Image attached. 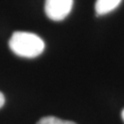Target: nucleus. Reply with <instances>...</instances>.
Instances as JSON below:
<instances>
[{
  "label": "nucleus",
  "instance_id": "nucleus-1",
  "mask_svg": "<svg viewBox=\"0 0 124 124\" xmlns=\"http://www.w3.org/2000/svg\"><path fill=\"white\" fill-rule=\"evenodd\" d=\"M10 50L18 56L34 58L43 53L45 43L43 40L31 32L15 31L9 39Z\"/></svg>",
  "mask_w": 124,
  "mask_h": 124
},
{
  "label": "nucleus",
  "instance_id": "nucleus-4",
  "mask_svg": "<svg viewBox=\"0 0 124 124\" xmlns=\"http://www.w3.org/2000/svg\"><path fill=\"white\" fill-rule=\"evenodd\" d=\"M37 124H75L70 120H63L59 118L53 117V116H48L41 118Z\"/></svg>",
  "mask_w": 124,
  "mask_h": 124
},
{
  "label": "nucleus",
  "instance_id": "nucleus-5",
  "mask_svg": "<svg viewBox=\"0 0 124 124\" xmlns=\"http://www.w3.org/2000/svg\"><path fill=\"white\" fill-rule=\"evenodd\" d=\"M4 104H5V97L4 95L0 92V108L3 107Z\"/></svg>",
  "mask_w": 124,
  "mask_h": 124
},
{
  "label": "nucleus",
  "instance_id": "nucleus-6",
  "mask_svg": "<svg viewBox=\"0 0 124 124\" xmlns=\"http://www.w3.org/2000/svg\"><path fill=\"white\" fill-rule=\"evenodd\" d=\"M121 117H122V120H123V121H124V109L122 110V112H121Z\"/></svg>",
  "mask_w": 124,
  "mask_h": 124
},
{
  "label": "nucleus",
  "instance_id": "nucleus-3",
  "mask_svg": "<svg viewBox=\"0 0 124 124\" xmlns=\"http://www.w3.org/2000/svg\"><path fill=\"white\" fill-rule=\"evenodd\" d=\"M122 0H97L95 4V10L98 16L109 13L116 9Z\"/></svg>",
  "mask_w": 124,
  "mask_h": 124
},
{
  "label": "nucleus",
  "instance_id": "nucleus-2",
  "mask_svg": "<svg viewBox=\"0 0 124 124\" xmlns=\"http://www.w3.org/2000/svg\"><path fill=\"white\" fill-rule=\"evenodd\" d=\"M74 0H45L46 16L54 21H61L70 14Z\"/></svg>",
  "mask_w": 124,
  "mask_h": 124
}]
</instances>
